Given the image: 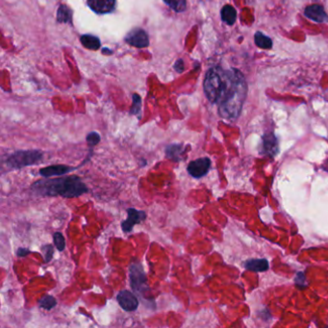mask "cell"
Instances as JSON below:
<instances>
[{
    "instance_id": "9",
    "label": "cell",
    "mask_w": 328,
    "mask_h": 328,
    "mask_svg": "<svg viewBox=\"0 0 328 328\" xmlns=\"http://www.w3.org/2000/svg\"><path fill=\"white\" fill-rule=\"evenodd\" d=\"M125 42L135 47L145 48L149 45V40L147 32L141 28H135L131 30L125 36Z\"/></svg>"
},
{
    "instance_id": "29",
    "label": "cell",
    "mask_w": 328,
    "mask_h": 328,
    "mask_svg": "<svg viewBox=\"0 0 328 328\" xmlns=\"http://www.w3.org/2000/svg\"><path fill=\"white\" fill-rule=\"evenodd\" d=\"M102 52H103V53H109V54H111V53H112V51H111V50H109V49H103Z\"/></svg>"
},
{
    "instance_id": "17",
    "label": "cell",
    "mask_w": 328,
    "mask_h": 328,
    "mask_svg": "<svg viewBox=\"0 0 328 328\" xmlns=\"http://www.w3.org/2000/svg\"><path fill=\"white\" fill-rule=\"evenodd\" d=\"M80 41L86 48L91 50H97L101 45L100 40L93 35H83Z\"/></svg>"
},
{
    "instance_id": "8",
    "label": "cell",
    "mask_w": 328,
    "mask_h": 328,
    "mask_svg": "<svg viewBox=\"0 0 328 328\" xmlns=\"http://www.w3.org/2000/svg\"><path fill=\"white\" fill-rule=\"evenodd\" d=\"M117 302L124 311L134 312L138 309V297L127 290H122L117 294Z\"/></svg>"
},
{
    "instance_id": "20",
    "label": "cell",
    "mask_w": 328,
    "mask_h": 328,
    "mask_svg": "<svg viewBox=\"0 0 328 328\" xmlns=\"http://www.w3.org/2000/svg\"><path fill=\"white\" fill-rule=\"evenodd\" d=\"M57 305V300L54 296L52 295H44L43 297H42L40 300H39V306L42 308V309H44V310H51L53 309L55 306Z\"/></svg>"
},
{
    "instance_id": "18",
    "label": "cell",
    "mask_w": 328,
    "mask_h": 328,
    "mask_svg": "<svg viewBox=\"0 0 328 328\" xmlns=\"http://www.w3.org/2000/svg\"><path fill=\"white\" fill-rule=\"evenodd\" d=\"M57 20L62 23H71L72 11L66 5H61L57 12Z\"/></svg>"
},
{
    "instance_id": "15",
    "label": "cell",
    "mask_w": 328,
    "mask_h": 328,
    "mask_svg": "<svg viewBox=\"0 0 328 328\" xmlns=\"http://www.w3.org/2000/svg\"><path fill=\"white\" fill-rule=\"evenodd\" d=\"M244 267L247 269L255 271V272H262L268 269V262L267 259H251L244 263Z\"/></svg>"
},
{
    "instance_id": "19",
    "label": "cell",
    "mask_w": 328,
    "mask_h": 328,
    "mask_svg": "<svg viewBox=\"0 0 328 328\" xmlns=\"http://www.w3.org/2000/svg\"><path fill=\"white\" fill-rule=\"evenodd\" d=\"M254 40H255V44L260 48L269 49L272 46V41L268 38V36H265L261 32H256V34L254 36Z\"/></svg>"
},
{
    "instance_id": "2",
    "label": "cell",
    "mask_w": 328,
    "mask_h": 328,
    "mask_svg": "<svg viewBox=\"0 0 328 328\" xmlns=\"http://www.w3.org/2000/svg\"><path fill=\"white\" fill-rule=\"evenodd\" d=\"M31 189L40 197H62L65 199L79 198L89 192V188L77 175L46 178L35 182Z\"/></svg>"
},
{
    "instance_id": "13",
    "label": "cell",
    "mask_w": 328,
    "mask_h": 328,
    "mask_svg": "<svg viewBox=\"0 0 328 328\" xmlns=\"http://www.w3.org/2000/svg\"><path fill=\"white\" fill-rule=\"evenodd\" d=\"M304 15L312 20L320 23L328 20L327 14L325 13L323 7L319 4H313L308 6L304 11Z\"/></svg>"
},
{
    "instance_id": "21",
    "label": "cell",
    "mask_w": 328,
    "mask_h": 328,
    "mask_svg": "<svg viewBox=\"0 0 328 328\" xmlns=\"http://www.w3.org/2000/svg\"><path fill=\"white\" fill-rule=\"evenodd\" d=\"M132 99H133V103L131 106L130 109V114L137 116L139 119H141L142 116V98L140 95L137 94H134L132 95Z\"/></svg>"
},
{
    "instance_id": "10",
    "label": "cell",
    "mask_w": 328,
    "mask_h": 328,
    "mask_svg": "<svg viewBox=\"0 0 328 328\" xmlns=\"http://www.w3.org/2000/svg\"><path fill=\"white\" fill-rule=\"evenodd\" d=\"M79 167H69L66 165H52L39 170V173L44 177L49 178L52 176H63L67 173H72L77 170Z\"/></svg>"
},
{
    "instance_id": "11",
    "label": "cell",
    "mask_w": 328,
    "mask_h": 328,
    "mask_svg": "<svg viewBox=\"0 0 328 328\" xmlns=\"http://www.w3.org/2000/svg\"><path fill=\"white\" fill-rule=\"evenodd\" d=\"M88 6L96 14H108L114 11L116 0H88Z\"/></svg>"
},
{
    "instance_id": "26",
    "label": "cell",
    "mask_w": 328,
    "mask_h": 328,
    "mask_svg": "<svg viewBox=\"0 0 328 328\" xmlns=\"http://www.w3.org/2000/svg\"><path fill=\"white\" fill-rule=\"evenodd\" d=\"M295 284L300 287V288H304L306 286V277L303 272H298L295 276Z\"/></svg>"
},
{
    "instance_id": "25",
    "label": "cell",
    "mask_w": 328,
    "mask_h": 328,
    "mask_svg": "<svg viewBox=\"0 0 328 328\" xmlns=\"http://www.w3.org/2000/svg\"><path fill=\"white\" fill-rule=\"evenodd\" d=\"M42 251L43 252L44 262L49 263L51 261L53 254H54V248L52 244H44L42 247Z\"/></svg>"
},
{
    "instance_id": "14",
    "label": "cell",
    "mask_w": 328,
    "mask_h": 328,
    "mask_svg": "<svg viewBox=\"0 0 328 328\" xmlns=\"http://www.w3.org/2000/svg\"><path fill=\"white\" fill-rule=\"evenodd\" d=\"M183 153L184 146L181 144H173L166 147V157L173 162H180Z\"/></svg>"
},
{
    "instance_id": "24",
    "label": "cell",
    "mask_w": 328,
    "mask_h": 328,
    "mask_svg": "<svg viewBox=\"0 0 328 328\" xmlns=\"http://www.w3.org/2000/svg\"><path fill=\"white\" fill-rule=\"evenodd\" d=\"M100 140H101L100 135H99L97 132H95V131H94V132H91V133H89V134L87 135V144H88V146L91 147V148L95 147V146L100 142Z\"/></svg>"
},
{
    "instance_id": "27",
    "label": "cell",
    "mask_w": 328,
    "mask_h": 328,
    "mask_svg": "<svg viewBox=\"0 0 328 328\" xmlns=\"http://www.w3.org/2000/svg\"><path fill=\"white\" fill-rule=\"evenodd\" d=\"M31 253V251L27 248H19L17 249V256L18 258H22V257H25L28 254Z\"/></svg>"
},
{
    "instance_id": "7",
    "label": "cell",
    "mask_w": 328,
    "mask_h": 328,
    "mask_svg": "<svg viewBox=\"0 0 328 328\" xmlns=\"http://www.w3.org/2000/svg\"><path fill=\"white\" fill-rule=\"evenodd\" d=\"M127 218L121 223V229L124 233H129L134 226L143 223L147 218V213L144 211H140L135 208L127 209Z\"/></svg>"
},
{
    "instance_id": "6",
    "label": "cell",
    "mask_w": 328,
    "mask_h": 328,
    "mask_svg": "<svg viewBox=\"0 0 328 328\" xmlns=\"http://www.w3.org/2000/svg\"><path fill=\"white\" fill-rule=\"evenodd\" d=\"M212 162L208 157H202L197 160L192 161L187 167V172L190 174L192 177L199 179L203 176H205L210 169H211Z\"/></svg>"
},
{
    "instance_id": "22",
    "label": "cell",
    "mask_w": 328,
    "mask_h": 328,
    "mask_svg": "<svg viewBox=\"0 0 328 328\" xmlns=\"http://www.w3.org/2000/svg\"><path fill=\"white\" fill-rule=\"evenodd\" d=\"M165 3L177 13L184 12L187 8L186 0H163Z\"/></svg>"
},
{
    "instance_id": "23",
    "label": "cell",
    "mask_w": 328,
    "mask_h": 328,
    "mask_svg": "<svg viewBox=\"0 0 328 328\" xmlns=\"http://www.w3.org/2000/svg\"><path fill=\"white\" fill-rule=\"evenodd\" d=\"M53 242L55 248L59 251H64L66 249V240L61 232H55L53 234Z\"/></svg>"
},
{
    "instance_id": "3",
    "label": "cell",
    "mask_w": 328,
    "mask_h": 328,
    "mask_svg": "<svg viewBox=\"0 0 328 328\" xmlns=\"http://www.w3.org/2000/svg\"><path fill=\"white\" fill-rule=\"evenodd\" d=\"M203 86L208 100L211 103H220L227 86V71L220 67L209 69Z\"/></svg>"
},
{
    "instance_id": "4",
    "label": "cell",
    "mask_w": 328,
    "mask_h": 328,
    "mask_svg": "<svg viewBox=\"0 0 328 328\" xmlns=\"http://www.w3.org/2000/svg\"><path fill=\"white\" fill-rule=\"evenodd\" d=\"M43 153L39 149L17 150L7 156L5 164L9 170H20L25 167L42 163Z\"/></svg>"
},
{
    "instance_id": "16",
    "label": "cell",
    "mask_w": 328,
    "mask_h": 328,
    "mask_svg": "<svg viewBox=\"0 0 328 328\" xmlns=\"http://www.w3.org/2000/svg\"><path fill=\"white\" fill-rule=\"evenodd\" d=\"M221 15H222V19L228 25H233L235 23L236 17H237V12L233 6H231V5L224 6V8L222 9Z\"/></svg>"
},
{
    "instance_id": "1",
    "label": "cell",
    "mask_w": 328,
    "mask_h": 328,
    "mask_svg": "<svg viewBox=\"0 0 328 328\" xmlns=\"http://www.w3.org/2000/svg\"><path fill=\"white\" fill-rule=\"evenodd\" d=\"M248 94V85L241 71L227 70V86L218 103V114L228 121H235L242 112Z\"/></svg>"
},
{
    "instance_id": "12",
    "label": "cell",
    "mask_w": 328,
    "mask_h": 328,
    "mask_svg": "<svg viewBox=\"0 0 328 328\" xmlns=\"http://www.w3.org/2000/svg\"><path fill=\"white\" fill-rule=\"evenodd\" d=\"M278 141L274 133H268L263 137V153L268 157H275L278 153Z\"/></svg>"
},
{
    "instance_id": "5",
    "label": "cell",
    "mask_w": 328,
    "mask_h": 328,
    "mask_svg": "<svg viewBox=\"0 0 328 328\" xmlns=\"http://www.w3.org/2000/svg\"><path fill=\"white\" fill-rule=\"evenodd\" d=\"M130 286L136 294L144 295L147 292V277L143 265L140 262H133L129 267Z\"/></svg>"
},
{
    "instance_id": "28",
    "label": "cell",
    "mask_w": 328,
    "mask_h": 328,
    "mask_svg": "<svg viewBox=\"0 0 328 328\" xmlns=\"http://www.w3.org/2000/svg\"><path fill=\"white\" fill-rule=\"evenodd\" d=\"M174 69H175L176 71H178V72H182L184 70V62H183L182 59L176 61V63L174 65Z\"/></svg>"
}]
</instances>
